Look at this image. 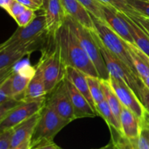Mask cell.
I'll return each instance as SVG.
<instances>
[{
    "label": "cell",
    "mask_w": 149,
    "mask_h": 149,
    "mask_svg": "<svg viewBox=\"0 0 149 149\" xmlns=\"http://www.w3.org/2000/svg\"><path fill=\"white\" fill-rule=\"evenodd\" d=\"M52 37L59 49L65 66L77 68L87 76L99 77L94 64L65 22Z\"/></svg>",
    "instance_id": "1"
},
{
    "label": "cell",
    "mask_w": 149,
    "mask_h": 149,
    "mask_svg": "<svg viewBox=\"0 0 149 149\" xmlns=\"http://www.w3.org/2000/svg\"><path fill=\"white\" fill-rule=\"evenodd\" d=\"M68 125L46 103L30 139V149L50 143L60 131Z\"/></svg>",
    "instance_id": "2"
},
{
    "label": "cell",
    "mask_w": 149,
    "mask_h": 149,
    "mask_svg": "<svg viewBox=\"0 0 149 149\" xmlns=\"http://www.w3.org/2000/svg\"><path fill=\"white\" fill-rule=\"evenodd\" d=\"M65 23L79 41L81 47L94 64L100 79L108 80L110 78L103 55L92 31L77 22L70 16L66 15Z\"/></svg>",
    "instance_id": "3"
},
{
    "label": "cell",
    "mask_w": 149,
    "mask_h": 149,
    "mask_svg": "<svg viewBox=\"0 0 149 149\" xmlns=\"http://www.w3.org/2000/svg\"><path fill=\"white\" fill-rule=\"evenodd\" d=\"M53 42V47L45 48L42 50V56L36 64L43 76L47 94H49L65 77L66 66L54 39Z\"/></svg>",
    "instance_id": "4"
},
{
    "label": "cell",
    "mask_w": 149,
    "mask_h": 149,
    "mask_svg": "<svg viewBox=\"0 0 149 149\" xmlns=\"http://www.w3.org/2000/svg\"><path fill=\"white\" fill-rule=\"evenodd\" d=\"M48 36H49L47 31L45 17L43 13L36 15L28 26L16 29L13 34L1 44L0 49L22 47L36 43L45 44Z\"/></svg>",
    "instance_id": "5"
},
{
    "label": "cell",
    "mask_w": 149,
    "mask_h": 149,
    "mask_svg": "<svg viewBox=\"0 0 149 149\" xmlns=\"http://www.w3.org/2000/svg\"><path fill=\"white\" fill-rule=\"evenodd\" d=\"M95 26V31L105 47L126 64L130 69L138 77L131 58L127 42L115 33L106 23L92 15ZM140 78V77H139Z\"/></svg>",
    "instance_id": "6"
},
{
    "label": "cell",
    "mask_w": 149,
    "mask_h": 149,
    "mask_svg": "<svg viewBox=\"0 0 149 149\" xmlns=\"http://www.w3.org/2000/svg\"><path fill=\"white\" fill-rule=\"evenodd\" d=\"M93 36L95 39L99 47H100L101 53L103 55L104 61L106 62V67L109 71V75L111 77H114L115 79L126 83L132 90L135 93V94L140 96V92L141 88L144 85L141 79L135 75L129 67L124 63L121 60H119L117 57L113 55L111 52H109L107 49L102 44L99 39L96 32L92 31ZM140 98V97H139Z\"/></svg>",
    "instance_id": "7"
},
{
    "label": "cell",
    "mask_w": 149,
    "mask_h": 149,
    "mask_svg": "<svg viewBox=\"0 0 149 149\" xmlns=\"http://www.w3.org/2000/svg\"><path fill=\"white\" fill-rule=\"evenodd\" d=\"M46 98L24 100L0 119V132L15 127L19 124L39 113L46 104Z\"/></svg>",
    "instance_id": "8"
},
{
    "label": "cell",
    "mask_w": 149,
    "mask_h": 149,
    "mask_svg": "<svg viewBox=\"0 0 149 149\" xmlns=\"http://www.w3.org/2000/svg\"><path fill=\"white\" fill-rule=\"evenodd\" d=\"M108 81L119 97L122 106L133 112L143 123L146 119L148 113L135 92L126 83L113 77L110 76Z\"/></svg>",
    "instance_id": "9"
},
{
    "label": "cell",
    "mask_w": 149,
    "mask_h": 149,
    "mask_svg": "<svg viewBox=\"0 0 149 149\" xmlns=\"http://www.w3.org/2000/svg\"><path fill=\"white\" fill-rule=\"evenodd\" d=\"M46 103L68 124L76 119L72 102L64 79L49 93V97L47 99Z\"/></svg>",
    "instance_id": "10"
},
{
    "label": "cell",
    "mask_w": 149,
    "mask_h": 149,
    "mask_svg": "<svg viewBox=\"0 0 149 149\" xmlns=\"http://www.w3.org/2000/svg\"><path fill=\"white\" fill-rule=\"evenodd\" d=\"M102 10L104 17V23L125 42L135 45L126 20L122 16V13L113 7L103 4H102Z\"/></svg>",
    "instance_id": "11"
},
{
    "label": "cell",
    "mask_w": 149,
    "mask_h": 149,
    "mask_svg": "<svg viewBox=\"0 0 149 149\" xmlns=\"http://www.w3.org/2000/svg\"><path fill=\"white\" fill-rule=\"evenodd\" d=\"M46 29L48 35L52 36L65 23L66 13L61 0H49L44 10Z\"/></svg>",
    "instance_id": "12"
},
{
    "label": "cell",
    "mask_w": 149,
    "mask_h": 149,
    "mask_svg": "<svg viewBox=\"0 0 149 149\" xmlns=\"http://www.w3.org/2000/svg\"><path fill=\"white\" fill-rule=\"evenodd\" d=\"M35 50L31 47L13 48L0 49V80L8 77L14 71V66L26 55H30Z\"/></svg>",
    "instance_id": "13"
},
{
    "label": "cell",
    "mask_w": 149,
    "mask_h": 149,
    "mask_svg": "<svg viewBox=\"0 0 149 149\" xmlns=\"http://www.w3.org/2000/svg\"><path fill=\"white\" fill-rule=\"evenodd\" d=\"M35 72V66L29 64H25L17 70L14 69L10 75L13 98L23 100V94Z\"/></svg>",
    "instance_id": "14"
},
{
    "label": "cell",
    "mask_w": 149,
    "mask_h": 149,
    "mask_svg": "<svg viewBox=\"0 0 149 149\" xmlns=\"http://www.w3.org/2000/svg\"><path fill=\"white\" fill-rule=\"evenodd\" d=\"M64 81L72 102L76 119L81 118H93L97 116V113L84 95L81 94L76 88L75 86L67 79H64Z\"/></svg>",
    "instance_id": "15"
},
{
    "label": "cell",
    "mask_w": 149,
    "mask_h": 149,
    "mask_svg": "<svg viewBox=\"0 0 149 149\" xmlns=\"http://www.w3.org/2000/svg\"><path fill=\"white\" fill-rule=\"evenodd\" d=\"M67 15L90 31L95 30L92 15L79 0H61Z\"/></svg>",
    "instance_id": "16"
},
{
    "label": "cell",
    "mask_w": 149,
    "mask_h": 149,
    "mask_svg": "<svg viewBox=\"0 0 149 149\" xmlns=\"http://www.w3.org/2000/svg\"><path fill=\"white\" fill-rule=\"evenodd\" d=\"M119 121L122 136L130 141L137 140L139 138L142 130V122L133 112L124 106L121 111Z\"/></svg>",
    "instance_id": "17"
},
{
    "label": "cell",
    "mask_w": 149,
    "mask_h": 149,
    "mask_svg": "<svg viewBox=\"0 0 149 149\" xmlns=\"http://www.w3.org/2000/svg\"><path fill=\"white\" fill-rule=\"evenodd\" d=\"M65 79L71 81L76 87V88L84 95L87 98L92 107L94 109L97 113L96 106L94 100L90 93V88H89L88 81H87V75L77 68L71 66H66L65 68Z\"/></svg>",
    "instance_id": "18"
},
{
    "label": "cell",
    "mask_w": 149,
    "mask_h": 149,
    "mask_svg": "<svg viewBox=\"0 0 149 149\" xmlns=\"http://www.w3.org/2000/svg\"><path fill=\"white\" fill-rule=\"evenodd\" d=\"M40 115L41 111L13 128L14 132H13L11 149L18 146L23 143L31 139L35 127L40 117Z\"/></svg>",
    "instance_id": "19"
},
{
    "label": "cell",
    "mask_w": 149,
    "mask_h": 149,
    "mask_svg": "<svg viewBox=\"0 0 149 149\" xmlns=\"http://www.w3.org/2000/svg\"><path fill=\"white\" fill-rule=\"evenodd\" d=\"M36 72L31 79L24 94L23 100H37V99L46 98L47 95L45 81L42 72L37 65H35Z\"/></svg>",
    "instance_id": "20"
},
{
    "label": "cell",
    "mask_w": 149,
    "mask_h": 149,
    "mask_svg": "<svg viewBox=\"0 0 149 149\" xmlns=\"http://www.w3.org/2000/svg\"><path fill=\"white\" fill-rule=\"evenodd\" d=\"M122 14L125 20H126L135 45L140 50L142 51L149 58V36L129 15L123 13H122Z\"/></svg>",
    "instance_id": "21"
},
{
    "label": "cell",
    "mask_w": 149,
    "mask_h": 149,
    "mask_svg": "<svg viewBox=\"0 0 149 149\" xmlns=\"http://www.w3.org/2000/svg\"><path fill=\"white\" fill-rule=\"evenodd\" d=\"M97 116L103 118L109 126L112 135H120L122 136V128L120 122L115 116L114 113L111 110V107L106 100L96 105Z\"/></svg>",
    "instance_id": "22"
},
{
    "label": "cell",
    "mask_w": 149,
    "mask_h": 149,
    "mask_svg": "<svg viewBox=\"0 0 149 149\" xmlns=\"http://www.w3.org/2000/svg\"><path fill=\"white\" fill-rule=\"evenodd\" d=\"M127 45L130 52L132 63H133L138 77L141 79L149 77L148 57H147L142 51L140 50L135 45L127 42Z\"/></svg>",
    "instance_id": "23"
},
{
    "label": "cell",
    "mask_w": 149,
    "mask_h": 149,
    "mask_svg": "<svg viewBox=\"0 0 149 149\" xmlns=\"http://www.w3.org/2000/svg\"><path fill=\"white\" fill-rule=\"evenodd\" d=\"M100 80H101V87L103 95H104L105 100H106V102L109 105L111 110L113 111L115 116L119 120L122 104L121 103L120 100H119V97H117L115 92L113 91L112 87H111L109 81L108 80L101 79H100Z\"/></svg>",
    "instance_id": "24"
},
{
    "label": "cell",
    "mask_w": 149,
    "mask_h": 149,
    "mask_svg": "<svg viewBox=\"0 0 149 149\" xmlns=\"http://www.w3.org/2000/svg\"><path fill=\"white\" fill-rule=\"evenodd\" d=\"M87 81H88L90 93L96 106L97 103L105 100L104 95L101 87V80L99 77L87 76Z\"/></svg>",
    "instance_id": "25"
},
{
    "label": "cell",
    "mask_w": 149,
    "mask_h": 149,
    "mask_svg": "<svg viewBox=\"0 0 149 149\" xmlns=\"http://www.w3.org/2000/svg\"><path fill=\"white\" fill-rule=\"evenodd\" d=\"M101 4H106L109 7H113L118 11L123 13L127 15H136L138 13L132 9L126 0H98Z\"/></svg>",
    "instance_id": "26"
},
{
    "label": "cell",
    "mask_w": 149,
    "mask_h": 149,
    "mask_svg": "<svg viewBox=\"0 0 149 149\" xmlns=\"http://www.w3.org/2000/svg\"><path fill=\"white\" fill-rule=\"evenodd\" d=\"M79 1L86 7L90 14L104 22L102 4L98 0H79Z\"/></svg>",
    "instance_id": "27"
},
{
    "label": "cell",
    "mask_w": 149,
    "mask_h": 149,
    "mask_svg": "<svg viewBox=\"0 0 149 149\" xmlns=\"http://www.w3.org/2000/svg\"><path fill=\"white\" fill-rule=\"evenodd\" d=\"M126 1L138 14L149 18L148 0H126Z\"/></svg>",
    "instance_id": "28"
},
{
    "label": "cell",
    "mask_w": 149,
    "mask_h": 149,
    "mask_svg": "<svg viewBox=\"0 0 149 149\" xmlns=\"http://www.w3.org/2000/svg\"><path fill=\"white\" fill-rule=\"evenodd\" d=\"M13 98L12 93L11 80L10 75L1 80L0 83V104Z\"/></svg>",
    "instance_id": "29"
},
{
    "label": "cell",
    "mask_w": 149,
    "mask_h": 149,
    "mask_svg": "<svg viewBox=\"0 0 149 149\" xmlns=\"http://www.w3.org/2000/svg\"><path fill=\"white\" fill-rule=\"evenodd\" d=\"M35 12H36L35 10L27 8L23 13L19 15L14 20H15L19 27H24L31 23L33 19L36 17Z\"/></svg>",
    "instance_id": "30"
},
{
    "label": "cell",
    "mask_w": 149,
    "mask_h": 149,
    "mask_svg": "<svg viewBox=\"0 0 149 149\" xmlns=\"http://www.w3.org/2000/svg\"><path fill=\"white\" fill-rule=\"evenodd\" d=\"M13 128L0 132V149H11Z\"/></svg>",
    "instance_id": "31"
},
{
    "label": "cell",
    "mask_w": 149,
    "mask_h": 149,
    "mask_svg": "<svg viewBox=\"0 0 149 149\" xmlns=\"http://www.w3.org/2000/svg\"><path fill=\"white\" fill-rule=\"evenodd\" d=\"M26 9H27V7H26L24 5L20 4V2H18L17 1L15 0L7 12L13 19H15V17H17L19 15L23 13Z\"/></svg>",
    "instance_id": "32"
},
{
    "label": "cell",
    "mask_w": 149,
    "mask_h": 149,
    "mask_svg": "<svg viewBox=\"0 0 149 149\" xmlns=\"http://www.w3.org/2000/svg\"><path fill=\"white\" fill-rule=\"evenodd\" d=\"M20 4L24 5L27 8L37 11L40 9H43L44 4L42 0H16Z\"/></svg>",
    "instance_id": "33"
},
{
    "label": "cell",
    "mask_w": 149,
    "mask_h": 149,
    "mask_svg": "<svg viewBox=\"0 0 149 149\" xmlns=\"http://www.w3.org/2000/svg\"><path fill=\"white\" fill-rule=\"evenodd\" d=\"M134 21L138 23L143 29L146 31V33L149 36V18L143 17L141 15L138 14L136 15H129Z\"/></svg>",
    "instance_id": "34"
},
{
    "label": "cell",
    "mask_w": 149,
    "mask_h": 149,
    "mask_svg": "<svg viewBox=\"0 0 149 149\" xmlns=\"http://www.w3.org/2000/svg\"><path fill=\"white\" fill-rule=\"evenodd\" d=\"M140 100L149 114V90L145 85L143 86L140 92Z\"/></svg>",
    "instance_id": "35"
},
{
    "label": "cell",
    "mask_w": 149,
    "mask_h": 149,
    "mask_svg": "<svg viewBox=\"0 0 149 149\" xmlns=\"http://www.w3.org/2000/svg\"><path fill=\"white\" fill-rule=\"evenodd\" d=\"M114 141L118 149H132V143L130 140L123 136H119L115 139H111Z\"/></svg>",
    "instance_id": "36"
},
{
    "label": "cell",
    "mask_w": 149,
    "mask_h": 149,
    "mask_svg": "<svg viewBox=\"0 0 149 149\" xmlns=\"http://www.w3.org/2000/svg\"><path fill=\"white\" fill-rule=\"evenodd\" d=\"M33 149H62L61 147L57 146L54 142L50 143L45 144V145L41 146L36 147Z\"/></svg>",
    "instance_id": "37"
},
{
    "label": "cell",
    "mask_w": 149,
    "mask_h": 149,
    "mask_svg": "<svg viewBox=\"0 0 149 149\" xmlns=\"http://www.w3.org/2000/svg\"><path fill=\"white\" fill-rule=\"evenodd\" d=\"M15 0H0V6L5 11H7Z\"/></svg>",
    "instance_id": "38"
},
{
    "label": "cell",
    "mask_w": 149,
    "mask_h": 149,
    "mask_svg": "<svg viewBox=\"0 0 149 149\" xmlns=\"http://www.w3.org/2000/svg\"><path fill=\"white\" fill-rule=\"evenodd\" d=\"M13 149H30V140H28L26 142L23 143L20 146Z\"/></svg>",
    "instance_id": "39"
},
{
    "label": "cell",
    "mask_w": 149,
    "mask_h": 149,
    "mask_svg": "<svg viewBox=\"0 0 149 149\" xmlns=\"http://www.w3.org/2000/svg\"><path fill=\"white\" fill-rule=\"evenodd\" d=\"M98 149H118V148L117 146H116V143H114V141H113L111 140L107 145L103 147H101V148Z\"/></svg>",
    "instance_id": "40"
},
{
    "label": "cell",
    "mask_w": 149,
    "mask_h": 149,
    "mask_svg": "<svg viewBox=\"0 0 149 149\" xmlns=\"http://www.w3.org/2000/svg\"><path fill=\"white\" fill-rule=\"evenodd\" d=\"M142 82L143 83L144 85L147 87V88L149 90V77H146V78H143L141 79Z\"/></svg>",
    "instance_id": "41"
},
{
    "label": "cell",
    "mask_w": 149,
    "mask_h": 149,
    "mask_svg": "<svg viewBox=\"0 0 149 149\" xmlns=\"http://www.w3.org/2000/svg\"><path fill=\"white\" fill-rule=\"evenodd\" d=\"M42 1H43V4H44L43 10H45V9L46 8L47 5V3H48V1H49V0H42Z\"/></svg>",
    "instance_id": "42"
},
{
    "label": "cell",
    "mask_w": 149,
    "mask_h": 149,
    "mask_svg": "<svg viewBox=\"0 0 149 149\" xmlns=\"http://www.w3.org/2000/svg\"><path fill=\"white\" fill-rule=\"evenodd\" d=\"M148 65H149V58H148Z\"/></svg>",
    "instance_id": "43"
},
{
    "label": "cell",
    "mask_w": 149,
    "mask_h": 149,
    "mask_svg": "<svg viewBox=\"0 0 149 149\" xmlns=\"http://www.w3.org/2000/svg\"></svg>",
    "instance_id": "44"
},
{
    "label": "cell",
    "mask_w": 149,
    "mask_h": 149,
    "mask_svg": "<svg viewBox=\"0 0 149 149\" xmlns=\"http://www.w3.org/2000/svg\"><path fill=\"white\" fill-rule=\"evenodd\" d=\"M148 1H149V0H148Z\"/></svg>",
    "instance_id": "45"
}]
</instances>
